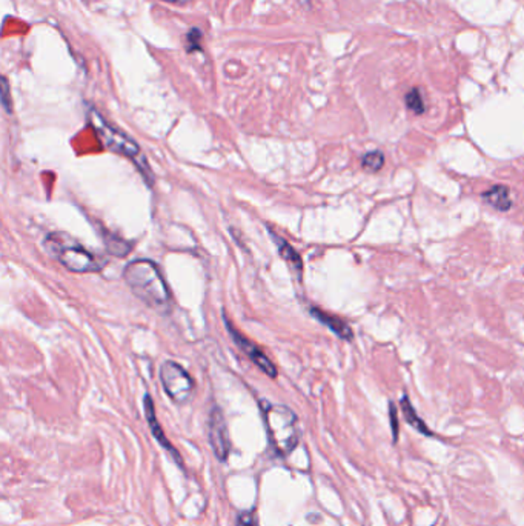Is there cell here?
<instances>
[{"label":"cell","instance_id":"17","mask_svg":"<svg viewBox=\"0 0 524 526\" xmlns=\"http://www.w3.org/2000/svg\"><path fill=\"white\" fill-rule=\"evenodd\" d=\"M237 526H256V520H254L252 513H242L238 516Z\"/></svg>","mask_w":524,"mask_h":526},{"label":"cell","instance_id":"14","mask_svg":"<svg viewBox=\"0 0 524 526\" xmlns=\"http://www.w3.org/2000/svg\"><path fill=\"white\" fill-rule=\"evenodd\" d=\"M405 102H406V106L409 108L414 114L420 115L426 111L425 100H423V96L419 88H412L409 92H407L405 97Z\"/></svg>","mask_w":524,"mask_h":526},{"label":"cell","instance_id":"2","mask_svg":"<svg viewBox=\"0 0 524 526\" xmlns=\"http://www.w3.org/2000/svg\"><path fill=\"white\" fill-rule=\"evenodd\" d=\"M45 248L54 259L59 260L61 266H65L71 273H99L106 265L105 259L92 254L75 239L66 233H61V231L46 236Z\"/></svg>","mask_w":524,"mask_h":526},{"label":"cell","instance_id":"13","mask_svg":"<svg viewBox=\"0 0 524 526\" xmlns=\"http://www.w3.org/2000/svg\"><path fill=\"white\" fill-rule=\"evenodd\" d=\"M105 245L108 251H110L111 254H114V256L117 257H123L126 256V254H129L131 248H133V243L131 242H126L125 239H120V237H115V236H108L105 239Z\"/></svg>","mask_w":524,"mask_h":526},{"label":"cell","instance_id":"15","mask_svg":"<svg viewBox=\"0 0 524 526\" xmlns=\"http://www.w3.org/2000/svg\"><path fill=\"white\" fill-rule=\"evenodd\" d=\"M383 165H384V154L381 151H369L365 154L363 159H361V166L371 173L380 171Z\"/></svg>","mask_w":524,"mask_h":526},{"label":"cell","instance_id":"20","mask_svg":"<svg viewBox=\"0 0 524 526\" xmlns=\"http://www.w3.org/2000/svg\"><path fill=\"white\" fill-rule=\"evenodd\" d=\"M163 2H168V3H173V5H184L191 2V0H163Z\"/></svg>","mask_w":524,"mask_h":526},{"label":"cell","instance_id":"1","mask_svg":"<svg viewBox=\"0 0 524 526\" xmlns=\"http://www.w3.org/2000/svg\"><path fill=\"white\" fill-rule=\"evenodd\" d=\"M123 278L134 296L143 304L159 313H168L171 309V292L157 263L148 259L129 262L123 269Z\"/></svg>","mask_w":524,"mask_h":526},{"label":"cell","instance_id":"6","mask_svg":"<svg viewBox=\"0 0 524 526\" xmlns=\"http://www.w3.org/2000/svg\"><path fill=\"white\" fill-rule=\"evenodd\" d=\"M208 437H210V443L212 451L220 462H225L231 453V440H229V431L228 425L223 415L221 409L219 406H214L210 413V420H208Z\"/></svg>","mask_w":524,"mask_h":526},{"label":"cell","instance_id":"11","mask_svg":"<svg viewBox=\"0 0 524 526\" xmlns=\"http://www.w3.org/2000/svg\"><path fill=\"white\" fill-rule=\"evenodd\" d=\"M400 406H402V411H403V415H405L406 422L409 423L412 428H415L419 432H421V434H425V436H432V431H430L428 428V425L420 419L417 411H415V408L412 406V404L409 401V399H407V396H403L402 401H400Z\"/></svg>","mask_w":524,"mask_h":526},{"label":"cell","instance_id":"10","mask_svg":"<svg viewBox=\"0 0 524 526\" xmlns=\"http://www.w3.org/2000/svg\"><path fill=\"white\" fill-rule=\"evenodd\" d=\"M481 196L490 206H494L498 211L511 210V206H512L511 192H509V188L504 187V185H495V187L484 191Z\"/></svg>","mask_w":524,"mask_h":526},{"label":"cell","instance_id":"9","mask_svg":"<svg viewBox=\"0 0 524 526\" xmlns=\"http://www.w3.org/2000/svg\"><path fill=\"white\" fill-rule=\"evenodd\" d=\"M311 314H312V317H315V319H317L320 323L325 325V327H328L330 331L334 332V334H337L340 339L352 340V337H354L352 329L349 328L348 323L340 319V317L330 315L325 311H321V309H319V308H311Z\"/></svg>","mask_w":524,"mask_h":526},{"label":"cell","instance_id":"16","mask_svg":"<svg viewBox=\"0 0 524 526\" xmlns=\"http://www.w3.org/2000/svg\"><path fill=\"white\" fill-rule=\"evenodd\" d=\"M202 38H203L202 31L197 28H192L187 36V43H184V46H187V51L192 52V51H197L202 48Z\"/></svg>","mask_w":524,"mask_h":526},{"label":"cell","instance_id":"4","mask_svg":"<svg viewBox=\"0 0 524 526\" xmlns=\"http://www.w3.org/2000/svg\"><path fill=\"white\" fill-rule=\"evenodd\" d=\"M88 119L91 127L94 128L99 138L108 150L133 160H136V157L140 154V146H138L133 138L123 133V131L115 128L111 123H108V120H105L103 115L100 113H97L96 110H91L88 114Z\"/></svg>","mask_w":524,"mask_h":526},{"label":"cell","instance_id":"8","mask_svg":"<svg viewBox=\"0 0 524 526\" xmlns=\"http://www.w3.org/2000/svg\"><path fill=\"white\" fill-rule=\"evenodd\" d=\"M145 414H146V420H148V423H150V428H151L152 436L156 437V439H157V442H159L161 446H163L165 450H166L169 454L173 455L174 460L177 462V465H179L180 468H183V460H182V457H180L179 451L175 450V448L173 446V443H169V440L166 439L163 429H161L160 423L157 422V417H156V408H154V401H152V399L148 396V394H146V396H145Z\"/></svg>","mask_w":524,"mask_h":526},{"label":"cell","instance_id":"5","mask_svg":"<svg viewBox=\"0 0 524 526\" xmlns=\"http://www.w3.org/2000/svg\"><path fill=\"white\" fill-rule=\"evenodd\" d=\"M160 382L163 390L174 404L183 405L191 399L194 392V381L179 363L166 360L160 367Z\"/></svg>","mask_w":524,"mask_h":526},{"label":"cell","instance_id":"19","mask_svg":"<svg viewBox=\"0 0 524 526\" xmlns=\"http://www.w3.org/2000/svg\"><path fill=\"white\" fill-rule=\"evenodd\" d=\"M3 105L6 108L8 113H11V105H10V97H8V82L3 79Z\"/></svg>","mask_w":524,"mask_h":526},{"label":"cell","instance_id":"12","mask_svg":"<svg viewBox=\"0 0 524 526\" xmlns=\"http://www.w3.org/2000/svg\"><path fill=\"white\" fill-rule=\"evenodd\" d=\"M274 239H275V243H277V248H279L280 256L289 263L292 269L297 271L298 276H302L303 262H302V257H300V254L292 248V246L284 241V239H280V237H274Z\"/></svg>","mask_w":524,"mask_h":526},{"label":"cell","instance_id":"7","mask_svg":"<svg viewBox=\"0 0 524 526\" xmlns=\"http://www.w3.org/2000/svg\"><path fill=\"white\" fill-rule=\"evenodd\" d=\"M226 322V329L229 332L231 339H233V342L240 348V351L243 354H246L249 357V360L254 363V365L259 367L263 373L268 376V377H272L275 378L277 377V367L272 363V360L268 357V355L260 350V348L251 342V340L248 337H245L242 332H238L234 327L233 323H231L228 319H225Z\"/></svg>","mask_w":524,"mask_h":526},{"label":"cell","instance_id":"3","mask_svg":"<svg viewBox=\"0 0 524 526\" xmlns=\"http://www.w3.org/2000/svg\"><path fill=\"white\" fill-rule=\"evenodd\" d=\"M265 427L272 451L286 457L296 450L300 440L298 419L286 405H268L263 411Z\"/></svg>","mask_w":524,"mask_h":526},{"label":"cell","instance_id":"18","mask_svg":"<svg viewBox=\"0 0 524 526\" xmlns=\"http://www.w3.org/2000/svg\"><path fill=\"white\" fill-rule=\"evenodd\" d=\"M391 422H392V432H394V440H397V436H398L397 414H395V406L392 404H391Z\"/></svg>","mask_w":524,"mask_h":526}]
</instances>
